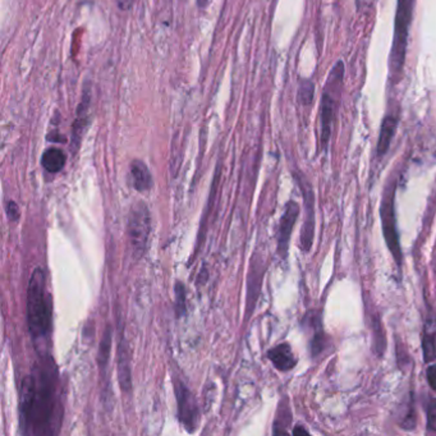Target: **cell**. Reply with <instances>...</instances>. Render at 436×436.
Returning <instances> with one entry per match:
<instances>
[{"label":"cell","mask_w":436,"mask_h":436,"mask_svg":"<svg viewBox=\"0 0 436 436\" xmlns=\"http://www.w3.org/2000/svg\"><path fill=\"white\" fill-rule=\"evenodd\" d=\"M53 361L47 358L27 377L21 389V423L26 434H54L59 420L57 374Z\"/></svg>","instance_id":"obj_1"},{"label":"cell","mask_w":436,"mask_h":436,"mask_svg":"<svg viewBox=\"0 0 436 436\" xmlns=\"http://www.w3.org/2000/svg\"><path fill=\"white\" fill-rule=\"evenodd\" d=\"M27 323L35 340L47 337L50 331L52 314L47 294V277L42 269L36 268L30 277L27 289Z\"/></svg>","instance_id":"obj_2"},{"label":"cell","mask_w":436,"mask_h":436,"mask_svg":"<svg viewBox=\"0 0 436 436\" xmlns=\"http://www.w3.org/2000/svg\"><path fill=\"white\" fill-rule=\"evenodd\" d=\"M415 0H398L396 14V26L394 38L390 57V72L391 74H401L403 69L406 52H407V40L411 21L413 16Z\"/></svg>","instance_id":"obj_3"},{"label":"cell","mask_w":436,"mask_h":436,"mask_svg":"<svg viewBox=\"0 0 436 436\" xmlns=\"http://www.w3.org/2000/svg\"><path fill=\"white\" fill-rule=\"evenodd\" d=\"M151 231V215L144 202H136L131 207L128 217V237L132 246L133 255L141 258L145 253Z\"/></svg>","instance_id":"obj_4"},{"label":"cell","mask_w":436,"mask_h":436,"mask_svg":"<svg viewBox=\"0 0 436 436\" xmlns=\"http://www.w3.org/2000/svg\"><path fill=\"white\" fill-rule=\"evenodd\" d=\"M382 220H383L384 237L389 247L391 255L394 256L398 264L402 261L399 238L396 233V215H394V188L386 192L382 204Z\"/></svg>","instance_id":"obj_5"},{"label":"cell","mask_w":436,"mask_h":436,"mask_svg":"<svg viewBox=\"0 0 436 436\" xmlns=\"http://www.w3.org/2000/svg\"><path fill=\"white\" fill-rule=\"evenodd\" d=\"M177 402H178L179 418L188 431H193L197 428L198 408L196 398L190 389L182 383L174 385Z\"/></svg>","instance_id":"obj_6"},{"label":"cell","mask_w":436,"mask_h":436,"mask_svg":"<svg viewBox=\"0 0 436 436\" xmlns=\"http://www.w3.org/2000/svg\"><path fill=\"white\" fill-rule=\"evenodd\" d=\"M298 214H299V205L294 201H289L285 206V215L280 219V226L277 233V252L282 256H285L288 251L292 231L296 224Z\"/></svg>","instance_id":"obj_7"},{"label":"cell","mask_w":436,"mask_h":436,"mask_svg":"<svg viewBox=\"0 0 436 436\" xmlns=\"http://www.w3.org/2000/svg\"><path fill=\"white\" fill-rule=\"evenodd\" d=\"M255 256H256V261L253 258L251 269L248 272V279H247V298H246L247 319L251 316L252 311L255 309V304L258 301L261 282H263V277H264V261L258 258V255H255Z\"/></svg>","instance_id":"obj_8"},{"label":"cell","mask_w":436,"mask_h":436,"mask_svg":"<svg viewBox=\"0 0 436 436\" xmlns=\"http://www.w3.org/2000/svg\"><path fill=\"white\" fill-rule=\"evenodd\" d=\"M335 114V101L329 91H325L321 98L320 106V118H321V142L324 147L329 144L331 133V125Z\"/></svg>","instance_id":"obj_9"},{"label":"cell","mask_w":436,"mask_h":436,"mask_svg":"<svg viewBox=\"0 0 436 436\" xmlns=\"http://www.w3.org/2000/svg\"><path fill=\"white\" fill-rule=\"evenodd\" d=\"M118 379L120 388L125 393L132 390V377H131V357L126 342L123 340L119 345L118 352Z\"/></svg>","instance_id":"obj_10"},{"label":"cell","mask_w":436,"mask_h":436,"mask_svg":"<svg viewBox=\"0 0 436 436\" xmlns=\"http://www.w3.org/2000/svg\"><path fill=\"white\" fill-rule=\"evenodd\" d=\"M304 191V201H306V222H304L302 236H301V245L304 247V251L310 250L312 245V238H314V195L309 188H302Z\"/></svg>","instance_id":"obj_11"},{"label":"cell","mask_w":436,"mask_h":436,"mask_svg":"<svg viewBox=\"0 0 436 436\" xmlns=\"http://www.w3.org/2000/svg\"><path fill=\"white\" fill-rule=\"evenodd\" d=\"M268 357L279 371H289L296 366L297 360L292 352L289 344H279L275 348L269 350Z\"/></svg>","instance_id":"obj_12"},{"label":"cell","mask_w":436,"mask_h":436,"mask_svg":"<svg viewBox=\"0 0 436 436\" xmlns=\"http://www.w3.org/2000/svg\"><path fill=\"white\" fill-rule=\"evenodd\" d=\"M133 187L139 192L149 191L152 187V176L149 168L141 160H133L131 164Z\"/></svg>","instance_id":"obj_13"},{"label":"cell","mask_w":436,"mask_h":436,"mask_svg":"<svg viewBox=\"0 0 436 436\" xmlns=\"http://www.w3.org/2000/svg\"><path fill=\"white\" fill-rule=\"evenodd\" d=\"M396 125H398V119L393 115H389L384 119L380 136H379V142H377V155L383 156L389 150L391 139L394 137L396 133Z\"/></svg>","instance_id":"obj_14"},{"label":"cell","mask_w":436,"mask_h":436,"mask_svg":"<svg viewBox=\"0 0 436 436\" xmlns=\"http://www.w3.org/2000/svg\"><path fill=\"white\" fill-rule=\"evenodd\" d=\"M66 154L57 147L47 149L41 158V164L49 173L60 172L66 166Z\"/></svg>","instance_id":"obj_15"},{"label":"cell","mask_w":436,"mask_h":436,"mask_svg":"<svg viewBox=\"0 0 436 436\" xmlns=\"http://www.w3.org/2000/svg\"><path fill=\"white\" fill-rule=\"evenodd\" d=\"M88 103H90V95H85V98L82 100L79 109V118L76 119L74 126H73L72 145L77 149L82 139V133L85 131L87 127L86 117L87 109H88Z\"/></svg>","instance_id":"obj_16"},{"label":"cell","mask_w":436,"mask_h":436,"mask_svg":"<svg viewBox=\"0 0 436 436\" xmlns=\"http://www.w3.org/2000/svg\"><path fill=\"white\" fill-rule=\"evenodd\" d=\"M112 328L108 325L106 326L105 333L101 339L99 348V366L100 370L103 372V375L105 374L106 366L109 362V357H110V350H112Z\"/></svg>","instance_id":"obj_17"},{"label":"cell","mask_w":436,"mask_h":436,"mask_svg":"<svg viewBox=\"0 0 436 436\" xmlns=\"http://www.w3.org/2000/svg\"><path fill=\"white\" fill-rule=\"evenodd\" d=\"M423 360L426 362H431L436 358V342L435 338L430 334H426L423 340Z\"/></svg>","instance_id":"obj_18"},{"label":"cell","mask_w":436,"mask_h":436,"mask_svg":"<svg viewBox=\"0 0 436 436\" xmlns=\"http://www.w3.org/2000/svg\"><path fill=\"white\" fill-rule=\"evenodd\" d=\"M174 293H176V314H177V317L183 316L185 314V285L178 282L174 287Z\"/></svg>","instance_id":"obj_19"},{"label":"cell","mask_w":436,"mask_h":436,"mask_svg":"<svg viewBox=\"0 0 436 436\" xmlns=\"http://www.w3.org/2000/svg\"><path fill=\"white\" fill-rule=\"evenodd\" d=\"M314 91H315L314 84L311 81H304L298 90V99L304 105H309L314 99Z\"/></svg>","instance_id":"obj_20"},{"label":"cell","mask_w":436,"mask_h":436,"mask_svg":"<svg viewBox=\"0 0 436 436\" xmlns=\"http://www.w3.org/2000/svg\"><path fill=\"white\" fill-rule=\"evenodd\" d=\"M428 429L436 431V399H432L428 407Z\"/></svg>","instance_id":"obj_21"},{"label":"cell","mask_w":436,"mask_h":436,"mask_svg":"<svg viewBox=\"0 0 436 436\" xmlns=\"http://www.w3.org/2000/svg\"><path fill=\"white\" fill-rule=\"evenodd\" d=\"M7 215L11 222H17L20 219V207L14 201H8Z\"/></svg>","instance_id":"obj_22"},{"label":"cell","mask_w":436,"mask_h":436,"mask_svg":"<svg viewBox=\"0 0 436 436\" xmlns=\"http://www.w3.org/2000/svg\"><path fill=\"white\" fill-rule=\"evenodd\" d=\"M428 382H429L431 389L436 391V365H431L428 369Z\"/></svg>","instance_id":"obj_23"},{"label":"cell","mask_w":436,"mask_h":436,"mask_svg":"<svg viewBox=\"0 0 436 436\" xmlns=\"http://www.w3.org/2000/svg\"><path fill=\"white\" fill-rule=\"evenodd\" d=\"M134 1L136 0H117V4H118V8L120 11L127 12V11H130L133 7Z\"/></svg>","instance_id":"obj_24"},{"label":"cell","mask_w":436,"mask_h":436,"mask_svg":"<svg viewBox=\"0 0 436 436\" xmlns=\"http://www.w3.org/2000/svg\"><path fill=\"white\" fill-rule=\"evenodd\" d=\"M212 0H197V6L200 8H206L210 4Z\"/></svg>","instance_id":"obj_25"},{"label":"cell","mask_w":436,"mask_h":436,"mask_svg":"<svg viewBox=\"0 0 436 436\" xmlns=\"http://www.w3.org/2000/svg\"><path fill=\"white\" fill-rule=\"evenodd\" d=\"M293 434H294V435H298V434H309V431L304 430V428H296V429L293 430Z\"/></svg>","instance_id":"obj_26"}]
</instances>
